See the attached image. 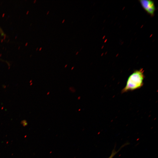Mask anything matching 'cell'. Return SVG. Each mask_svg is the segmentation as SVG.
Here are the masks:
<instances>
[{
    "label": "cell",
    "instance_id": "3",
    "mask_svg": "<svg viewBox=\"0 0 158 158\" xmlns=\"http://www.w3.org/2000/svg\"><path fill=\"white\" fill-rule=\"evenodd\" d=\"M127 145V144H125L124 145H123L119 149V150L117 151L115 150L114 149V150H113V151L112 152L111 155L108 158H113V157L115 156V155L121 150V149L122 147H123L126 145Z\"/></svg>",
    "mask_w": 158,
    "mask_h": 158
},
{
    "label": "cell",
    "instance_id": "1",
    "mask_svg": "<svg viewBox=\"0 0 158 158\" xmlns=\"http://www.w3.org/2000/svg\"><path fill=\"white\" fill-rule=\"evenodd\" d=\"M144 71L141 68L136 70L129 76L122 93L134 90L140 88L143 85L145 78Z\"/></svg>",
    "mask_w": 158,
    "mask_h": 158
},
{
    "label": "cell",
    "instance_id": "2",
    "mask_svg": "<svg viewBox=\"0 0 158 158\" xmlns=\"http://www.w3.org/2000/svg\"><path fill=\"white\" fill-rule=\"evenodd\" d=\"M140 2L143 9L149 14L152 16L155 11V7L153 1L141 0Z\"/></svg>",
    "mask_w": 158,
    "mask_h": 158
},
{
    "label": "cell",
    "instance_id": "7",
    "mask_svg": "<svg viewBox=\"0 0 158 158\" xmlns=\"http://www.w3.org/2000/svg\"><path fill=\"white\" fill-rule=\"evenodd\" d=\"M74 68V66L72 68H71V70H73V69Z\"/></svg>",
    "mask_w": 158,
    "mask_h": 158
},
{
    "label": "cell",
    "instance_id": "8",
    "mask_svg": "<svg viewBox=\"0 0 158 158\" xmlns=\"http://www.w3.org/2000/svg\"><path fill=\"white\" fill-rule=\"evenodd\" d=\"M67 65L66 64L65 66V68H66L67 66Z\"/></svg>",
    "mask_w": 158,
    "mask_h": 158
},
{
    "label": "cell",
    "instance_id": "12",
    "mask_svg": "<svg viewBox=\"0 0 158 158\" xmlns=\"http://www.w3.org/2000/svg\"><path fill=\"white\" fill-rule=\"evenodd\" d=\"M81 49H82L81 48L80 49V51L81 50Z\"/></svg>",
    "mask_w": 158,
    "mask_h": 158
},
{
    "label": "cell",
    "instance_id": "11",
    "mask_svg": "<svg viewBox=\"0 0 158 158\" xmlns=\"http://www.w3.org/2000/svg\"><path fill=\"white\" fill-rule=\"evenodd\" d=\"M80 109L79 110V111H80Z\"/></svg>",
    "mask_w": 158,
    "mask_h": 158
},
{
    "label": "cell",
    "instance_id": "6",
    "mask_svg": "<svg viewBox=\"0 0 158 158\" xmlns=\"http://www.w3.org/2000/svg\"><path fill=\"white\" fill-rule=\"evenodd\" d=\"M79 53V51H77L76 53V55H77Z\"/></svg>",
    "mask_w": 158,
    "mask_h": 158
},
{
    "label": "cell",
    "instance_id": "5",
    "mask_svg": "<svg viewBox=\"0 0 158 158\" xmlns=\"http://www.w3.org/2000/svg\"><path fill=\"white\" fill-rule=\"evenodd\" d=\"M80 98V96L78 98V99H79Z\"/></svg>",
    "mask_w": 158,
    "mask_h": 158
},
{
    "label": "cell",
    "instance_id": "10",
    "mask_svg": "<svg viewBox=\"0 0 158 158\" xmlns=\"http://www.w3.org/2000/svg\"><path fill=\"white\" fill-rule=\"evenodd\" d=\"M49 93V92H48L47 93V95H48Z\"/></svg>",
    "mask_w": 158,
    "mask_h": 158
},
{
    "label": "cell",
    "instance_id": "4",
    "mask_svg": "<svg viewBox=\"0 0 158 158\" xmlns=\"http://www.w3.org/2000/svg\"><path fill=\"white\" fill-rule=\"evenodd\" d=\"M65 20V19H63V21H62V23H63V22Z\"/></svg>",
    "mask_w": 158,
    "mask_h": 158
},
{
    "label": "cell",
    "instance_id": "9",
    "mask_svg": "<svg viewBox=\"0 0 158 158\" xmlns=\"http://www.w3.org/2000/svg\"><path fill=\"white\" fill-rule=\"evenodd\" d=\"M49 12V11H48L47 12V14H48Z\"/></svg>",
    "mask_w": 158,
    "mask_h": 158
}]
</instances>
